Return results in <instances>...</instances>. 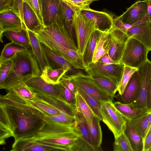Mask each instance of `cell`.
Listing matches in <instances>:
<instances>
[{
  "label": "cell",
  "instance_id": "6da1fadb",
  "mask_svg": "<svg viewBox=\"0 0 151 151\" xmlns=\"http://www.w3.org/2000/svg\"><path fill=\"white\" fill-rule=\"evenodd\" d=\"M0 104L5 107L14 142L35 134L44 124V114L39 110L5 95L0 96Z\"/></svg>",
  "mask_w": 151,
  "mask_h": 151
},
{
  "label": "cell",
  "instance_id": "7a4b0ae2",
  "mask_svg": "<svg viewBox=\"0 0 151 151\" xmlns=\"http://www.w3.org/2000/svg\"><path fill=\"white\" fill-rule=\"evenodd\" d=\"M73 125L45 120L37 133L24 139L55 147L60 151H91V146L73 131Z\"/></svg>",
  "mask_w": 151,
  "mask_h": 151
},
{
  "label": "cell",
  "instance_id": "3957f363",
  "mask_svg": "<svg viewBox=\"0 0 151 151\" xmlns=\"http://www.w3.org/2000/svg\"><path fill=\"white\" fill-rule=\"evenodd\" d=\"M12 70L4 81L0 85L1 89L7 90L21 82H25L34 76H41L42 72L31 48L17 52L12 58Z\"/></svg>",
  "mask_w": 151,
  "mask_h": 151
},
{
  "label": "cell",
  "instance_id": "277c9868",
  "mask_svg": "<svg viewBox=\"0 0 151 151\" xmlns=\"http://www.w3.org/2000/svg\"><path fill=\"white\" fill-rule=\"evenodd\" d=\"M149 52L140 42L132 38L126 41L120 63L125 66L138 68L148 60Z\"/></svg>",
  "mask_w": 151,
  "mask_h": 151
},
{
  "label": "cell",
  "instance_id": "5b68a950",
  "mask_svg": "<svg viewBox=\"0 0 151 151\" xmlns=\"http://www.w3.org/2000/svg\"><path fill=\"white\" fill-rule=\"evenodd\" d=\"M40 41L51 49L58 54L75 69L85 70L86 67L83 56L78 51L68 48L55 42L52 38L42 29L35 33Z\"/></svg>",
  "mask_w": 151,
  "mask_h": 151
},
{
  "label": "cell",
  "instance_id": "8992f818",
  "mask_svg": "<svg viewBox=\"0 0 151 151\" xmlns=\"http://www.w3.org/2000/svg\"><path fill=\"white\" fill-rule=\"evenodd\" d=\"M101 102L102 121L113 133L115 138L124 131L127 120L116 109L112 100Z\"/></svg>",
  "mask_w": 151,
  "mask_h": 151
},
{
  "label": "cell",
  "instance_id": "52a82bcc",
  "mask_svg": "<svg viewBox=\"0 0 151 151\" xmlns=\"http://www.w3.org/2000/svg\"><path fill=\"white\" fill-rule=\"evenodd\" d=\"M74 29L77 43L78 52L83 56L87 43L96 29L94 23L82 15L78 10L74 14Z\"/></svg>",
  "mask_w": 151,
  "mask_h": 151
},
{
  "label": "cell",
  "instance_id": "ba28073f",
  "mask_svg": "<svg viewBox=\"0 0 151 151\" xmlns=\"http://www.w3.org/2000/svg\"><path fill=\"white\" fill-rule=\"evenodd\" d=\"M128 39L124 32L113 25L109 31L104 47L111 58L118 63H120Z\"/></svg>",
  "mask_w": 151,
  "mask_h": 151
},
{
  "label": "cell",
  "instance_id": "9c48e42d",
  "mask_svg": "<svg viewBox=\"0 0 151 151\" xmlns=\"http://www.w3.org/2000/svg\"><path fill=\"white\" fill-rule=\"evenodd\" d=\"M125 65L107 64L97 61L89 64L85 70L88 74L107 78L118 85L123 74Z\"/></svg>",
  "mask_w": 151,
  "mask_h": 151
},
{
  "label": "cell",
  "instance_id": "30bf717a",
  "mask_svg": "<svg viewBox=\"0 0 151 151\" xmlns=\"http://www.w3.org/2000/svg\"><path fill=\"white\" fill-rule=\"evenodd\" d=\"M68 76L79 89L87 94L101 101H113L114 96L99 88L91 80L89 75L78 72Z\"/></svg>",
  "mask_w": 151,
  "mask_h": 151
},
{
  "label": "cell",
  "instance_id": "8fae6325",
  "mask_svg": "<svg viewBox=\"0 0 151 151\" xmlns=\"http://www.w3.org/2000/svg\"><path fill=\"white\" fill-rule=\"evenodd\" d=\"M120 30L128 38H132L137 40L147 48L149 52L151 51V22L147 14L138 22L132 25L127 24V28Z\"/></svg>",
  "mask_w": 151,
  "mask_h": 151
},
{
  "label": "cell",
  "instance_id": "7c38bea8",
  "mask_svg": "<svg viewBox=\"0 0 151 151\" xmlns=\"http://www.w3.org/2000/svg\"><path fill=\"white\" fill-rule=\"evenodd\" d=\"M25 83L35 93L53 96L64 100L58 84L49 83L41 76H32Z\"/></svg>",
  "mask_w": 151,
  "mask_h": 151
},
{
  "label": "cell",
  "instance_id": "4fadbf2b",
  "mask_svg": "<svg viewBox=\"0 0 151 151\" xmlns=\"http://www.w3.org/2000/svg\"><path fill=\"white\" fill-rule=\"evenodd\" d=\"M151 70V62L148 60L138 68L141 81V88L138 98L131 103L136 108L147 110V101L148 85Z\"/></svg>",
  "mask_w": 151,
  "mask_h": 151
},
{
  "label": "cell",
  "instance_id": "5bb4252c",
  "mask_svg": "<svg viewBox=\"0 0 151 151\" xmlns=\"http://www.w3.org/2000/svg\"><path fill=\"white\" fill-rule=\"evenodd\" d=\"M43 29L57 43L68 48L78 51L74 39L62 24H53L45 27Z\"/></svg>",
  "mask_w": 151,
  "mask_h": 151
},
{
  "label": "cell",
  "instance_id": "9a60e30c",
  "mask_svg": "<svg viewBox=\"0 0 151 151\" xmlns=\"http://www.w3.org/2000/svg\"><path fill=\"white\" fill-rule=\"evenodd\" d=\"M80 13L91 20L95 24L96 29L108 31L113 26V19L109 14L91 9L78 10Z\"/></svg>",
  "mask_w": 151,
  "mask_h": 151
},
{
  "label": "cell",
  "instance_id": "2e32d148",
  "mask_svg": "<svg viewBox=\"0 0 151 151\" xmlns=\"http://www.w3.org/2000/svg\"><path fill=\"white\" fill-rule=\"evenodd\" d=\"M148 1H136L118 17L125 24L132 25L138 22L147 14Z\"/></svg>",
  "mask_w": 151,
  "mask_h": 151
},
{
  "label": "cell",
  "instance_id": "e0dca14e",
  "mask_svg": "<svg viewBox=\"0 0 151 151\" xmlns=\"http://www.w3.org/2000/svg\"><path fill=\"white\" fill-rule=\"evenodd\" d=\"M25 26L21 18L11 10L0 12V40L3 42L4 33L7 31H17Z\"/></svg>",
  "mask_w": 151,
  "mask_h": 151
},
{
  "label": "cell",
  "instance_id": "ac0fdd59",
  "mask_svg": "<svg viewBox=\"0 0 151 151\" xmlns=\"http://www.w3.org/2000/svg\"><path fill=\"white\" fill-rule=\"evenodd\" d=\"M61 0H41V12L44 27L59 22L58 9Z\"/></svg>",
  "mask_w": 151,
  "mask_h": 151
},
{
  "label": "cell",
  "instance_id": "d6986e66",
  "mask_svg": "<svg viewBox=\"0 0 151 151\" xmlns=\"http://www.w3.org/2000/svg\"><path fill=\"white\" fill-rule=\"evenodd\" d=\"M76 10L64 0H61L58 13L59 21L73 38L75 35L74 18Z\"/></svg>",
  "mask_w": 151,
  "mask_h": 151
},
{
  "label": "cell",
  "instance_id": "ffe728a7",
  "mask_svg": "<svg viewBox=\"0 0 151 151\" xmlns=\"http://www.w3.org/2000/svg\"><path fill=\"white\" fill-rule=\"evenodd\" d=\"M140 88V79L137 70L132 76L123 93L117 96L120 102L125 104L132 102L138 98Z\"/></svg>",
  "mask_w": 151,
  "mask_h": 151
},
{
  "label": "cell",
  "instance_id": "44dd1931",
  "mask_svg": "<svg viewBox=\"0 0 151 151\" xmlns=\"http://www.w3.org/2000/svg\"><path fill=\"white\" fill-rule=\"evenodd\" d=\"M40 42L41 46L48 66L54 69L64 68L68 71L72 70L71 64L61 55Z\"/></svg>",
  "mask_w": 151,
  "mask_h": 151
},
{
  "label": "cell",
  "instance_id": "7402d4cb",
  "mask_svg": "<svg viewBox=\"0 0 151 151\" xmlns=\"http://www.w3.org/2000/svg\"><path fill=\"white\" fill-rule=\"evenodd\" d=\"M11 98L34 107L44 113L49 115H56L60 114L61 111L52 106L37 99L30 100L24 98L19 94L12 92L8 93Z\"/></svg>",
  "mask_w": 151,
  "mask_h": 151
},
{
  "label": "cell",
  "instance_id": "603a6c76",
  "mask_svg": "<svg viewBox=\"0 0 151 151\" xmlns=\"http://www.w3.org/2000/svg\"><path fill=\"white\" fill-rule=\"evenodd\" d=\"M35 97L39 101L49 105L69 115L75 116L77 112L75 107L69 104L64 100L53 96L35 93Z\"/></svg>",
  "mask_w": 151,
  "mask_h": 151
},
{
  "label": "cell",
  "instance_id": "cb8c5ba5",
  "mask_svg": "<svg viewBox=\"0 0 151 151\" xmlns=\"http://www.w3.org/2000/svg\"><path fill=\"white\" fill-rule=\"evenodd\" d=\"M11 151H60L57 148L44 145L35 141L21 139L14 142Z\"/></svg>",
  "mask_w": 151,
  "mask_h": 151
},
{
  "label": "cell",
  "instance_id": "d4e9b609",
  "mask_svg": "<svg viewBox=\"0 0 151 151\" xmlns=\"http://www.w3.org/2000/svg\"><path fill=\"white\" fill-rule=\"evenodd\" d=\"M24 24L27 29L37 33L44 29L37 15L25 2L23 4Z\"/></svg>",
  "mask_w": 151,
  "mask_h": 151
},
{
  "label": "cell",
  "instance_id": "484cf974",
  "mask_svg": "<svg viewBox=\"0 0 151 151\" xmlns=\"http://www.w3.org/2000/svg\"><path fill=\"white\" fill-rule=\"evenodd\" d=\"M73 131L91 146L95 151L86 121L83 116L77 112Z\"/></svg>",
  "mask_w": 151,
  "mask_h": 151
},
{
  "label": "cell",
  "instance_id": "4316f807",
  "mask_svg": "<svg viewBox=\"0 0 151 151\" xmlns=\"http://www.w3.org/2000/svg\"><path fill=\"white\" fill-rule=\"evenodd\" d=\"M101 121L99 118L94 116L91 123L86 121L95 151L102 150L101 147L102 134L100 123Z\"/></svg>",
  "mask_w": 151,
  "mask_h": 151
},
{
  "label": "cell",
  "instance_id": "83f0119b",
  "mask_svg": "<svg viewBox=\"0 0 151 151\" xmlns=\"http://www.w3.org/2000/svg\"><path fill=\"white\" fill-rule=\"evenodd\" d=\"M27 29L31 49L35 57L41 72L44 68L48 66L41 46L40 42L36 37L35 33Z\"/></svg>",
  "mask_w": 151,
  "mask_h": 151
},
{
  "label": "cell",
  "instance_id": "f1b7e54d",
  "mask_svg": "<svg viewBox=\"0 0 151 151\" xmlns=\"http://www.w3.org/2000/svg\"><path fill=\"white\" fill-rule=\"evenodd\" d=\"M113 104L116 109L127 120L134 119L148 113L147 110L135 108L132 103L125 104L117 101Z\"/></svg>",
  "mask_w": 151,
  "mask_h": 151
},
{
  "label": "cell",
  "instance_id": "f546056e",
  "mask_svg": "<svg viewBox=\"0 0 151 151\" xmlns=\"http://www.w3.org/2000/svg\"><path fill=\"white\" fill-rule=\"evenodd\" d=\"M11 42L24 46L28 49L31 48L30 40L25 26L17 31H7L4 33Z\"/></svg>",
  "mask_w": 151,
  "mask_h": 151
},
{
  "label": "cell",
  "instance_id": "4dcf8cb0",
  "mask_svg": "<svg viewBox=\"0 0 151 151\" xmlns=\"http://www.w3.org/2000/svg\"><path fill=\"white\" fill-rule=\"evenodd\" d=\"M68 71V70L64 68L54 69L48 65L42 72L41 77L49 83L57 84L60 82L62 78Z\"/></svg>",
  "mask_w": 151,
  "mask_h": 151
},
{
  "label": "cell",
  "instance_id": "1f68e13d",
  "mask_svg": "<svg viewBox=\"0 0 151 151\" xmlns=\"http://www.w3.org/2000/svg\"><path fill=\"white\" fill-rule=\"evenodd\" d=\"M148 113L136 118L127 120L128 124L139 134L143 140L145 138L149 128Z\"/></svg>",
  "mask_w": 151,
  "mask_h": 151
},
{
  "label": "cell",
  "instance_id": "d6a6232c",
  "mask_svg": "<svg viewBox=\"0 0 151 151\" xmlns=\"http://www.w3.org/2000/svg\"><path fill=\"white\" fill-rule=\"evenodd\" d=\"M101 31L96 29L92 34L86 45L83 55V61L86 68L92 62L96 43Z\"/></svg>",
  "mask_w": 151,
  "mask_h": 151
},
{
  "label": "cell",
  "instance_id": "836d02e7",
  "mask_svg": "<svg viewBox=\"0 0 151 151\" xmlns=\"http://www.w3.org/2000/svg\"><path fill=\"white\" fill-rule=\"evenodd\" d=\"M75 95V107L77 112L81 113L87 122L91 123L95 115L78 91Z\"/></svg>",
  "mask_w": 151,
  "mask_h": 151
},
{
  "label": "cell",
  "instance_id": "e575fe53",
  "mask_svg": "<svg viewBox=\"0 0 151 151\" xmlns=\"http://www.w3.org/2000/svg\"><path fill=\"white\" fill-rule=\"evenodd\" d=\"M89 76L91 80L99 88L114 97L117 91L118 85L117 84L105 78L91 75H89Z\"/></svg>",
  "mask_w": 151,
  "mask_h": 151
},
{
  "label": "cell",
  "instance_id": "d590c367",
  "mask_svg": "<svg viewBox=\"0 0 151 151\" xmlns=\"http://www.w3.org/2000/svg\"><path fill=\"white\" fill-rule=\"evenodd\" d=\"M29 49L24 46L13 42L7 43L4 45L1 52L0 63L11 59L18 52L26 51Z\"/></svg>",
  "mask_w": 151,
  "mask_h": 151
},
{
  "label": "cell",
  "instance_id": "8d00e7d4",
  "mask_svg": "<svg viewBox=\"0 0 151 151\" xmlns=\"http://www.w3.org/2000/svg\"><path fill=\"white\" fill-rule=\"evenodd\" d=\"M124 132L129 140L133 151H143V139L127 122Z\"/></svg>",
  "mask_w": 151,
  "mask_h": 151
},
{
  "label": "cell",
  "instance_id": "74e56055",
  "mask_svg": "<svg viewBox=\"0 0 151 151\" xmlns=\"http://www.w3.org/2000/svg\"><path fill=\"white\" fill-rule=\"evenodd\" d=\"M78 91L84 99L95 116L102 120L101 101L85 92L79 88Z\"/></svg>",
  "mask_w": 151,
  "mask_h": 151
},
{
  "label": "cell",
  "instance_id": "f35d334b",
  "mask_svg": "<svg viewBox=\"0 0 151 151\" xmlns=\"http://www.w3.org/2000/svg\"><path fill=\"white\" fill-rule=\"evenodd\" d=\"M6 90L8 92L17 93L22 97L30 100H35V93L24 82L18 83Z\"/></svg>",
  "mask_w": 151,
  "mask_h": 151
},
{
  "label": "cell",
  "instance_id": "ab89813d",
  "mask_svg": "<svg viewBox=\"0 0 151 151\" xmlns=\"http://www.w3.org/2000/svg\"><path fill=\"white\" fill-rule=\"evenodd\" d=\"M137 70L138 68L124 66L122 76L118 86V94L121 95L123 93L132 76Z\"/></svg>",
  "mask_w": 151,
  "mask_h": 151
},
{
  "label": "cell",
  "instance_id": "60d3db41",
  "mask_svg": "<svg viewBox=\"0 0 151 151\" xmlns=\"http://www.w3.org/2000/svg\"><path fill=\"white\" fill-rule=\"evenodd\" d=\"M113 147L114 151H133L129 140L124 131L115 138Z\"/></svg>",
  "mask_w": 151,
  "mask_h": 151
},
{
  "label": "cell",
  "instance_id": "b9f144b4",
  "mask_svg": "<svg viewBox=\"0 0 151 151\" xmlns=\"http://www.w3.org/2000/svg\"><path fill=\"white\" fill-rule=\"evenodd\" d=\"M108 32L109 31H101L94 52L92 61L94 63L97 62L102 56L107 53L104 48V45Z\"/></svg>",
  "mask_w": 151,
  "mask_h": 151
},
{
  "label": "cell",
  "instance_id": "7bdbcfd3",
  "mask_svg": "<svg viewBox=\"0 0 151 151\" xmlns=\"http://www.w3.org/2000/svg\"><path fill=\"white\" fill-rule=\"evenodd\" d=\"M44 119L67 124L73 125L75 122V116H73L63 112L57 115H49L44 114Z\"/></svg>",
  "mask_w": 151,
  "mask_h": 151
},
{
  "label": "cell",
  "instance_id": "ee69618b",
  "mask_svg": "<svg viewBox=\"0 0 151 151\" xmlns=\"http://www.w3.org/2000/svg\"><path fill=\"white\" fill-rule=\"evenodd\" d=\"M64 100L69 104L75 107V94L71 91L66 86L60 82L58 84Z\"/></svg>",
  "mask_w": 151,
  "mask_h": 151
},
{
  "label": "cell",
  "instance_id": "f6af8a7d",
  "mask_svg": "<svg viewBox=\"0 0 151 151\" xmlns=\"http://www.w3.org/2000/svg\"><path fill=\"white\" fill-rule=\"evenodd\" d=\"M13 63V61L11 59L0 63V85L4 81L11 72Z\"/></svg>",
  "mask_w": 151,
  "mask_h": 151
},
{
  "label": "cell",
  "instance_id": "bcb514c9",
  "mask_svg": "<svg viewBox=\"0 0 151 151\" xmlns=\"http://www.w3.org/2000/svg\"><path fill=\"white\" fill-rule=\"evenodd\" d=\"M76 10L89 9L93 0H64Z\"/></svg>",
  "mask_w": 151,
  "mask_h": 151
},
{
  "label": "cell",
  "instance_id": "7dc6e473",
  "mask_svg": "<svg viewBox=\"0 0 151 151\" xmlns=\"http://www.w3.org/2000/svg\"><path fill=\"white\" fill-rule=\"evenodd\" d=\"M23 0H14L10 10L16 14L21 19L24 24L23 19Z\"/></svg>",
  "mask_w": 151,
  "mask_h": 151
},
{
  "label": "cell",
  "instance_id": "c3c4849f",
  "mask_svg": "<svg viewBox=\"0 0 151 151\" xmlns=\"http://www.w3.org/2000/svg\"><path fill=\"white\" fill-rule=\"evenodd\" d=\"M35 12L42 25L44 27L40 8L38 0H23Z\"/></svg>",
  "mask_w": 151,
  "mask_h": 151
},
{
  "label": "cell",
  "instance_id": "681fc988",
  "mask_svg": "<svg viewBox=\"0 0 151 151\" xmlns=\"http://www.w3.org/2000/svg\"><path fill=\"white\" fill-rule=\"evenodd\" d=\"M60 82L66 86L74 93L76 94L78 91L79 88L78 86L68 75H65L62 78Z\"/></svg>",
  "mask_w": 151,
  "mask_h": 151
},
{
  "label": "cell",
  "instance_id": "f907efd6",
  "mask_svg": "<svg viewBox=\"0 0 151 151\" xmlns=\"http://www.w3.org/2000/svg\"><path fill=\"white\" fill-rule=\"evenodd\" d=\"M0 144L3 145L5 144V140L7 138L13 136L12 134L9 131L0 128Z\"/></svg>",
  "mask_w": 151,
  "mask_h": 151
},
{
  "label": "cell",
  "instance_id": "816d5d0a",
  "mask_svg": "<svg viewBox=\"0 0 151 151\" xmlns=\"http://www.w3.org/2000/svg\"><path fill=\"white\" fill-rule=\"evenodd\" d=\"M147 108L148 113L151 111V70L148 85L147 101Z\"/></svg>",
  "mask_w": 151,
  "mask_h": 151
},
{
  "label": "cell",
  "instance_id": "f5cc1de1",
  "mask_svg": "<svg viewBox=\"0 0 151 151\" xmlns=\"http://www.w3.org/2000/svg\"><path fill=\"white\" fill-rule=\"evenodd\" d=\"M14 0H0V12L10 9Z\"/></svg>",
  "mask_w": 151,
  "mask_h": 151
},
{
  "label": "cell",
  "instance_id": "db71d44e",
  "mask_svg": "<svg viewBox=\"0 0 151 151\" xmlns=\"http://www.w3.org/2000/svg\"><path fill=\"white\" fill-rule=\"evenodd\" d=\"M98 61L105 64H118L114 61L110 57L107 53L102 56Z\"/></svg>",
  "mask_w": 151,
  "mask_h": 151
},
{
  "label": "cell",
  "instance_id": "11a10c76",
  "mask_svg": "<svg viewBox=\"0 0 151 151\" xmlns=\"http://www.w3.org/2000/svg\"><path fill=\"white\" fill-rule=\"evenodd\" d=\"M143 151H151V133L147 136L144 140Z\"/></svg>",
  "mask_w": 151,
  "mask_h": 151
},
{
  "label": "cell",
  "instance_id": "9f6ffc18",
  "mask_svg": "<svg viewBox=\"0 0 151 151\" xmlns=\"http://www.w3.org/2000/svg\"><path fill=\"white\" fill-rule=\"evenodd\" d=\"M147 14L149 20L151 22V0H148L147 1Z\"/></svg>",
  "mask_w": 151,
  "mask_h": 151
},
{
  "label": "cell",
  "instance_id": "6f0895ef",
  "mask_svg": "<svg viewBox=\"0 0 151 151\" xmlns=\"http://www.w3.org/2000/svg\"><path fill=\"white\" fill-rule=\"evenodd\" d=\"M148 119L149 123V127L150 125L151 124V111L150 112L148 113Z\"/></svg>",
  "mask_w": 151,
  "mask_h": 151
},
{
  "label": "cell",
  "instance_id": "680465c9",
  "mask_svg": "<svg viewBox=\"0 0 151 151\" xmlns=\"http://www.w3.org/2000/svg\"><path fill=\"white\" fill-rule=\"evenodd\" d=\"M151 133V124L150 125L149 127L146 137L147 136V135H149V134H150Z\"/></svg>",
  "mask_w": 151,
  "mask_h": 151
},
{
  "label": "cell",
  "instance_id": "91938a15",
  "mask_svg": "<svg viewBox=\"0 0 151 151\" xmlns=\"http://www.w3.org/2000/svg\"><path fill=\"white\" fill-rule=\"evenodd\" d=\"M38 1L39 2L41 11V0H38Z\"/></svg>",
  "mask_w": 151,
  "mask_h": 151
},
{
  "label": "cell",
  "instance_id": "94428289",
  "mask_svg": "<svg viewBox=\"0 0 151 151\" xmlns=\"http://www.w3.org/2000/svg\"><path fill=\"white\" fill-rule=\"evenodd\" d=\"M93 0L94 1H98L99 0Z\"/></svg>",
  "mask_w": 151,
  "mask_h": 151
},
{
  "label": "cell",
  "instance_id": "6125c7cd",
  "mask_svg": "<svg viewBox=\"0 0 151 151\" xmlns=\"http://www.w3.org/2000/svg\"><path fill=\"white\" fill-rule=\"evenodd\" d=\"M139 1H141V0H139Z\"/></svg>",
  "mask_w": 151,
  "mask_h": 151
},
{
  "label": "cell",
  "instance_id": "be15d7a7",
  "mask_svg": "<svg viewBox=\"0 0 151 151\" xmlns=\"http://www.w3.org/2000/svg\"></svg>",
  "mask_w": 151,
  "mask_h": 151
}]
</instances>
